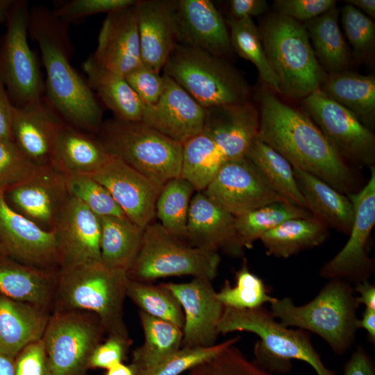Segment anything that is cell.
<instances>
[{"instance_id":"obj_26","label":"cell","mask_w":375,"mask_h":375,"mask_svg":"<svg viewBox=\"0 0 375 375\" xmlns=\"http://www.w3.org/2000/svg\"><path fill=\"white\" fill-rule=\"evenodd\" d=\"M133 8L138 23L142 62L160 72L179 44L173 1H136Z\"/></svg>"},{"instance_id":"obj_9","label":"cell","mask_w":375,"mask_h":375,"mask_svg":"<svg viewBox=\"0 0 375 375\" xmlns=\"http://www.w3.org/2000/svg\"><path fill=\"white\" fill-rule=\"evenodd\" d=\"M220 261L219 253L192 247L152 222L144 229L140 251L126 274L129 279L142 283L176 276L212 281Z\"/></svg>"},{"instance_id":"obj_44","label":"cell","mask_w":375,"mask_h":375,"mask_svg":"<svg viewBox=\"0 0 375 375\" xmlns=\"http://www.w3.org/2000/svg\"><path fill=\"white\" fill-rule=\"evenodd\" d=\"M240 336L210 347H181L154 367L135 375H180L237 343Z\"/></svg>"},{"instance_id":"obj_14","label":"cell","mask_w":375,"mask_h":375,"mask_svg":"<svg viewBox=\"0 0 375 375\" xmlns=\"http://www.w3.org/2000/svg\"><path fill=\"white\" fill-rule=\"evenodd\" d=\"M202 192L234 217L287 201L246 157L226 162Z\"/></svg>"},{"instance_id":"obj_32","label":"cell","mask_w":375,"mask_h":375,"mask_svg":"<svg viewBox=\"0 0 375 375\" xmlns=\"http://www.w3.org/2000/svg\"><path fill=\"white\" fill-rule=\"evenodd\" d=\"M328 97L349 110L372 131L375 123V77L354 72L327 74L319 88Z\"/></svg>"},{"instance_id":"obj_47","label":"cell","mask_w":375,"mask_h":375,"mask_svg":"<svg viewBox=\"0 0 375 375\" xmlns=\"http://www.w3.org/2000/svg\"><path fill=\"white\" fill-rule=\"evenodd\" d=\"M135 3V0H70L60 3L51 11L60 20L69 24L94 15L130 7Z\"/></svg>"},{"instance_id":"obj_38","label":"cell","mask_w":375,"mask_h":375,"mask_svg":"<svg viewBox=\"0 0 375 375\" xmlns=\"http://www.w3.org/2000/svg\"><path fill=\"white\" fill-rule=\"evenodd\" d=\"M311 216L305 208L287 201H278L235 217V222L243 247L249 249L256 240L284 222Z\"/></svg>"},{"instance_id":"obj_29","label":"cell","mask_w":375,"mask_h":375,"mask_svg":"<svg viewBox=\"0 0 375 375\" xmlns=\"http://www.w3.org/2000/svg\"><path fill=\"white\" fill-rule=\"evenodd\" d=\"M308 210L328 228L349 235L354 219V208L349 197L320 178L292 167Z\"/></svg>"},{"instance_id":"obj_59","label":"cell","mask_w":375,"mask_h":375,"mask_svg":"<svg viewBox=\"0 0 375 375\" xmlns=\"http://www.w3.org/2000/svg\"><path fill=\"white\" fill-rule=\"evenodd\" d=\"M105 375H135V372L131 365L120 362L107 369Z\"/></svg>"},{"instance_id":"obj_19","label":"cell","mask_w":375,"mask_h":375,"mask_svg":"<svg viewBox=\"0 0 375 375\" xmlns=\"http://www.w3.org/2000/svg\"><path fill=\"white\" fill-rule=\"evenodd\" d=\"M212 281L204 277L189 282L162 283L177 299L184 315L181 347H210L216 344L218 323L224 305Z\"/></svg>"},{"instance_id":"obj_49","label":"cell","mask_w":375,"mask_h":375,"mask_svg":"<svg viewBox=\"0 0 375 375\" xmlns=\"http://www.w3.org/2000/svg\"><path fill=\"white\" fill-rule=\"evenodd\" d=\"M124 77L145 106L154 105L165 88L164 76L143 63Z\"/></svg>"},{"instance_id":"obj_17","label":"cell","mask_w":375,"mask_h":375,"mask_svg":"<svg viewBox=\"0 0 375 375\" xmlns=\"http://www.w3.org/2000/svg\"><path fill=\"white\" fill-rule=\"evenodd\" d=\"M90 176L106 188L133 224L144 230L153 222L163 186L112 156Z\"/></svg>"},{"instance_id":"obj_51","label":"cell","mask_w":375,"mask_h":375,"mask_svg":"<svg viewBox=\"0 0 375 375\" xmlns=\"http://www.w3.org/2000/svg\"><path fill=\"white\" fill-rule=\"evenodd\" d=\"M278 12L304 23L335 7L334 0H276Z\"/></svg>"},{"instance_id":"obj_8","label":"cell","mask_w":375,"mask_h":375,"mask_svg":"<svg viewBox=\"0 0 375 375\" xmlns=\"http://www.w3.org/2000/svg\"><path fill=\"white\" fill-rule=\"evenodd\" d=\"M204 108L249 102L244 78L223 58L179 43L162 68Z\"/></svg>"},{"instance_id":"obj_60","label":"cell","mask_w":375,"mask_h":375,"mask_svg":"<svg viewBox=\"0 0 375 375\" xmlns=\"http://www.w3.org/2000/svg\"><path fill=\"white\" fill-rule=\"evenodd\" d=\"M0 375H15L14 358L0 353Z\"/></svg>"},{"instance_id":"obj_12","label":"cell","mask_w":375,"mask_h":375,"mask_svg":"<svg viewBox=\"0 0 375 375\" xmlns=\"http://www.w3.org/2000/svg\"><path fill=\"white\" fill-rule=\"evenodd\" d=\"M303 106L338 153L359 167L374 166L375 137L349 110L319 89L303 99Z\"/></svg>"},{"instance_id":"obj_10","label":"cell","mask_w":375,"mask_h":375,"mask_svg":"<svg viewBox=\"0 0 375 375\" xmlns=\"http://www.w3.org/2000/svg\"><path fill=\"white\" fill-rule=\"evenodd\" d=\"M105 334L92 312H52L42 337L52 375H87L90 357Z\"/></svg>"},{"instance_id":"obj_40","label":"cell","mask_w":375,"mask_h":375,"mask_svg":"<svg viewBox=\"0 0 375 375\" xmlns=\"http://www.w3.org/2000/svg\"><path fill=\"white\" fill-rule=\"evenodd\" d=\"M226 23L229 27L233 49L240 57L251 61L262 80L272 90L280 93L278 82L265 53L258 27L252 19H228Z\"/></svg>"},{"instance_id":"obj_5","label":"cell","mask_w":375,"mask_h":375,"mask_svg":"<svg viewBox=\"0 0 375 375\" xmlns=\"http://www.w3.org/2000/svg\"><path fill=\"white\" fill-rule=\"evenodd\" d=\"M126 272L102 262L78 267L58 276L51 313L82 310L95 314L107 336L131 340L124 319Z\"/></svg>"},{"instance_id":"obj_28","label":"cell","mask_w":375,"mask_h":375,"mask_svg":"<svg viewBox=\"0 0 375 375\" xmlns=\"http://www.w3.org/2000/svg\"><path fill=\"white\" fill-rule=\"evenodd\" d=\"M110 157L97 135L63 122L54 141L51 165L65 175H91Z\"/></svg>"},{"instance_id":"obj_35","label":"cell","mask_w":375,"mask_h":375,"mask_svg":"<svg viewBox=\"0 0 375 375\" xmlns=\"http://www.w3.org/2000/svg\"><path fill=\"white\" fill-rule=\"evenodd\" d=\"M339 12L335 7L303 23L316 58L327 74L344 71L349 63L347 46L338 24Z\"/></svg>"},{"instance_id":"obj_62","label":"cell","mask_w":375,"mask_h":375,"mask_svg":"<svg viewBox=\"0 0 375 375\" xmlns=\"http://www.w3.org/2000/svg\"><path fill=\"white\" fill-rule=\"evenodd\" d=\"M0 256H8L6 251L4 250L3 247L0 244Z\"/></svg>"},{"instance_id":"obj_54","label":"cell","mask_w":375,"mask_h":375,"mask_svg":"<svg viewBox=\"0 0 375 375\" xmlns=\"http://www.w3.org/2000/svg\"><path fill=\"white\" fill-rule=\"evenodd\" d=\"M344 375H375L374 365L362 347H358L345 364Z\"/></svg>"},{"instance_id":"obj_61","label":"cell","mask_w":375,"mask_h":375,"mask_svg":"<svg viewBox=\"0 0 375 375\" xmlns=\"http://www.w3.org/2000/svg\"><path fill=\"white\" fill-rule=\"evenodd\" d=\"M15 1L0 0V22H6Z\"/></svg>"},{"instance_id":"obj_39","label":"cell","mask_w":375,"mask_h":375,"mask_svg":"<svg viewBox=\"0 0 375 375\" xmlns=\"http://www.w3.org/2000/svg\"><path fill=\"white\" fill-rule=\"evenodd\" d=\"M196 190L188 180L179 176L162 187L156 203V216L171 234L185 242L190 201Z\"/></svg>"},{"instance_id":"obj_56","label":"cell","mask_w":375,"mask_h":375,"mask_svg":"<svg viewBox=\"0 0 375 375\" xmlns=\"http://www.w3.org/2000/svg\"><path fill=\"white\" fill-rule=\"evenodd\" d=\"M354 292L358 293L356 299L359 304L362 303L365 308L375 310V285L364 281L353 287Z\"/></svg>"},{"instance_id":"obj_37","label":"cell","mask_w":375,"mask_h":375,"mask_svg":"<svg viewBox=\"0 0 375 375\" xmlns=\"http://www.w3.org/2000/svg\"><path fill=\"white\" fill-rule=\"evenodd\" d=\"M245 157L262 173L274 189L288 202L307 209L291 164L278 152L256 138Z\"/></svg>"},{"instance_id":"obj_43","label":"cell","mask_w":375,"mask_h":375,"mask_svg":"<svg viewBox=\"0 0 375 375\" xmlns=\"http://www.w3.org/2000/svg\"><path fill=\"white\" fill-rule=\"evenodd\" d=\"M65 181L69 194L99 217L127 219L106 188L90 175H65Z\"/></svg>"},{"instance_id":"obj_20","label":"cell","mask_w":375,"mask_h":375,"mask_svg":"<svg viewBox=\"0 0 375 375\" xmlns=\"http://www.w3.org/2000/svg\"><path fill=\"white\" fill-rule=\"evenodd\" d=\"M185 242L232 257L243 256L245 249L237 233L235 217L202 191H196L190 201Z\"/></svg>"},{"instance_id":"obj_1","label":"cell","mask_w":375,"mask_h":375,"mask_svg":"<svg viewBox=\"0 0 375 375\" xmlns=\"http://www.w3.org/2000/svg\"><path fill=\"white\" fill-rule=\"evenodd\" d=\"M257 138L298 167L349 194L356 191L355 174L309 116L283 103L272 92L259 97Z\"/></svg>"},{"instance_id":"obj_18","label":"cell","mask_w":375,"mask_h":375,"mask_svg":"<svg viewBox=\"0 0 375 375\" xmlns=\"http://www.w3.org/2000/svg\"><path fill=\"white\" fill-rule=\"evenodd\" d=\"M53 230L58 248L59 273L101 262L100 218L76 198L69 194Z\"/></svg>"},{"instance_id":"obj_50","label":"cell","mask_w":375,"mask_h":375,"mask_svg":"<svg viewBox=\"0 0 375 375\" xmlns=\"http://www.w3.org/2000/svg\"><path fill=\"white\" fill-rule=\"evenodd\" d=\"M14 365L15 375H52L42 338L22 349Z\"/></svg>"},{"instance_id":"obj_27","label":"cell","mask_w":375,"mask_h":375,"mask_svg":"<svg viewBox=\"0 0 375 375\" xmlns=\"http://www.w3.org/2000/svg\"><path fill=\"white\" fill-rule=\"evenodd\" d=\"M51 312L0 294V353L14 358L26 345L42 338Z\"/></svg>"},{"instance_id":"obj_34","label":"cell","mask_w":375,"mask_h":375,"mask_svg":"<svg viewBox=\"0 0 375 375\" xmlns=\"http://www.w3.org/2000/svg\"><path fill=\"white\" fill-rule=\"evenodd\" d=\"M99 218L102 263L108 268L127 273L140 251L144 230L128 219Z\"/></svg>"},{"instance_id":"obj_33","label":"cell","mask_w":375,"mask_h":375,"mask_svg":"<svg viewBox=\"0 0 375 375\" xmlns=\"http://www.w3.org/2000/svg\"><path fill=\"white\" fill-rule=\"evenodd\" d=\"M328 227L316 217L287 220L260 238L266 254L288 258L322 244L328 238Z\"/></svg>"},{"instance_id":"obj_23","label":"cell","mask_w":375,"mask_h":375,"mask_svg":"<svg viewBox=\"0 0 375 375\" xmlns=\"http://www.w3.org/2000/svg\"><path fill=\"white\" fill-rule=\"evenodd\" d=\"M133 6L107 14L91 56L100 66L124 76L142 63Z\"/></svg>"},{"instance_id":"obj_30","label":"cell","mask_w":375,"mask_h":375,"mask_svg":"<svg viewBox=\"0 0 375 375\" xmlns=\"http://www.w3.org/2000/svg\"><path fill=\"white\" fill-rule=\"evenodd\" d=\"M58 273L23 265L0 256V294L51 312Z\"/></svg>"},{"instance_id":"obj_6","label":"cell","mask_w":375,"mask_h":375,"mask_svg":"<svg viewBox=\"0 0 375 375\" xmlns=\"http://www.w3.org/2000/svg\"><path fill=\"white\" fill-rule=\"evenodd\" d=\"M258 29L280 93L304 99L319 88L327 74L316 58L303 23L277 12L265 18Z\"/></svg>"},{"instance_id":"obj_57","label":"cell","mask_w":375,"mask_h":375,"mask_svg":"<svg viewBox=\"0 0 375 375\" xmlns=\"http://www.w3.org/2000/svg\"><path fill=\"white\" fill-rule=\"evenodd\" d=\"M357 328H363L367 333L368 340L375 343V310L365 308L361 319H358Z\"/></svg>"},{"instance_id":"obj_15","label":"cell","mask_w":375,"mask_h":375,"mask_svg":"<svg viewBox=\"0 0 375 375\" xmlns=\"http://www.w3.org/2000/svg\"><path fill=\"white\" fill-rule=\"evenodd\" d=\"M0 244L10 258L23 265L59 273L54 230L42 229L12 209L0 191Z\"/></svg>"},{"instance_id":"obj_45","label":"cell","mask_w":375,"mask_h":375,"mask_svg":"<svg viewBox=\"0 0 375 375\" xmlns=\"http://www.w3.org/2000/svg\"><path fill=\"white\" fill-rule=\"evenodd\" d=\"M188 375H279L266 372L232 344L189 370Z\"/></svg>"},{"instance_id":"obj_21","label":"cell","mask_w":375,"mask_h":375,"mask_svg":"<svg viewBox=\"0 0 375 375\" xmlns=\"http://www.w3.org/2000/svg\"><path fill=\"white\" fill-rule=\"evenodd\" d=\"M158 101L145 106L142 119L149 126L183 144L203 131L206 108L171 78Z\"/></svg>"},{"instance_id":"obj_52","label":"cell","mask_w":375,"mask_h":375,"mask_svg":"<svg viewBox=\"0 0 375 375\" xmlns=\"http://www.w3.org/2000/svg\"><path fill=\"white\" fill-rule=\"evenodd\" d=\"M132 343L131 340H125L115 336H107L94 350L90 359V369H108L122 362Z\"/></svg>"},{"instance_id":"obj_46","label":"cell","mask_w":375,"mask_h":375,"mask_svg":"<svg viewBox=\"0 0 375 375\" xmlns=\"http://www.w3.org/2000/svg\"><path fill=\"white\" fill-rule=\"evenodd\" d=\"M39 167L32 162L13 141L0 140V191L29 177Z\"/></svg>"},{"instance_id":"obj_55","label":"cell","mask_w":375,"mask_h":375,"mask_svg":"<svg viewBox=\"0 0 375 375\" xmlns=\"http://www.w3.org/2000/svg\"><path fill=\"white\" fill-rule=\"evenodd\" d=\"M14 105L0 80V140L13 141L11 126Z\"/></svg>"},{"instance_id":"obj_36","label":"cell","mask_w":375,"mask_h":375,"mask_svg":"<svg viewBox=\"0 0 375 375\" xmlns=\"http://www.w3.org/2000/svg\"><path fill=\"white\" fill-rule=\"evenodd\" d=\"M144 332L143 344L133 351L131 367L135 374L158 365L182 347L183 331L176 325L139 310Z\"/></svg>"},{"instance_id":"obj_3","label":"cell","mask_w":375,"mask_h":375,"mask_svg":"<svg viewBox=\"0 0 375 375\" xmlns=\"http://www.w3.org/2000/svg\"><path fill=\"white\" fill-rule=\"evenodd\" d=\"M219 333L247 331L258 335L253 362L262 369L274 374L288 373L292 360L310 365L317 375H336L327 368L313 347L310 334L279 322L263 307L239 309L224 306L217 325Z\"/></svg>"},{"instance_id":"obj_11","label":"cell","mask_w":375,"mask_h":375,"mask_svg":"<svg viewBox=\"0 0 375 375\" xmlns=\"http://www.w3.org/2000/svg\"><path fill=\"white\" fill-rule=\"evenodd\" d=\"M28 3L15 1L0 46V80L14 106L43 99L45 92L38 62L28 41Z\"/></svg>"},{"instance_id":"obj_31","label":"cell","mask_w":375,"mask_h":375,"mask_svg":"<svg viewBox=\"0 0 375 375\" xmlns=\"http://www.w3.org/2000/svg\"><path fill=\"white\" fill-rule=\"evenodd\" d=\"M87 83L115 118L141 122L145 106L125 77L98 65L90 56L83 63Z\"/></svg>"},{"instance_id":"obj_4","label":"cell","mask_w":375,"mask_h":375,"mask_svg":"<svg viewBox=\"0 0 375 375\" xmlns=\"http://www.w3.org/2000/svg\"><path fill=\"white\" fill-rule=\"evenodd\" d=\"M359 303L353 287L341 279H331L310 302L297 306L290 297L276 298L270 312L283 325L314 333L337 355L353 344Z\"/></svg>"},{"instance_id":"obj_24","label":"cell","mask_w":375,"mask_h":375,"mask_svg":"<svg viewBox=\"0 0 375 375\" xmlns=\"http://www.w3.org/2000/svg\"><path fill=\"white\" fill-rule=\"evenodd\" d=\"M63 122L44 98L22 106H14L12 140L37 166L51 165L54 141Z\"/></svg>"},{"instance_id":"obj_16","label":"cell","mask_w":375,"mask_h":375,"mask_svg":"<svg viewBox=\"0 0 375 375\" xmlns=\"http://www.w3.org/2000/svg\"><path fill=\"white\" fill-rule=\"evenodd\" d=\"M3 194L12 209L48 231L54 229L69 197L65 175L51 165L39 167Z\"/></svg>"},{"instance_id":"obj_13","label":"cell","mask_w":375,"mask_h":375,"mask_svg":"<svg viewBox=\"0 0 375 375\" xmlns=\"http://www.w3.org/2000/svg\"><path fill=\"white\" fill-rule=\"evenodd\" d=\"M369 169L367 184L359 191L347 194L354 208L349 238L343 248L319 269L324 278L341 279L356 285L368 280L374 272V262L366 249L375 224V167Z\"/></svg>"},{"instance_id":"obj_42","label":"cell","mask_w":375,"mask_h":375,"mask_svg":"<svg viewBox=\"0 0 375 375\" xmlns=\"http://www.w3.org/2000/svg\"><path fill=\"white\" fill-rule=\"evenodd\" d=\"M235 284L232 286L225 281L217 297L224 306L239 309H253L262 307L266 303H272L275 297L269 294V290L259 276L249 269L246 260L235 272Z\"/></svg>"},{"instance_id":"obj_41","label":"cell","mask_w":375,"mask_h":375,"mask_svg":"<svg viewBox=\"0 0 375 375\" xmlns=\"http://www.w3.org/2000/svg\"><path fill=\"white\" fill-rule=\"evenodd\" d=\"M126 295L146 314L169 322L183 329L184 315L174 295L162 283L153 285L128 278Z\"/></svg>"},{"instance_id":"obj_25","label":"cell","mask_w":375,"mask_h":375,"mask_svg":"<svg viewBox=\"0 0 375 375\" xmlns=\"http://www.w3.org/2000/svg\"><path fill=\"white\" fill-rule=\"evenodd\" d=\"M259 112L249 102L206 108L203 132L213 141L227 162L244 158L257 138Z\"/></svg>"},{"instance_id":"obj_53","label":"cell","mask_w":375,"mask_h":375,"mask_svg":"<svg viewBox=\"0 0 375 375\" xmlns=\"http://www.w3.org/2000/svg\"><path fill=\"white\" fill-rule=\"evenodd\" d=\"M229 4L230 18L240 19L251 18L265 13L268 10L265 0H231Z\"/></svg>"},{"instance_id":"obj_48","label":"cell","mask_w":375,"mask_h":375,"mask_svg":"<svg viewBox=\"0 0 375 375\" xmlns=\"http://www.w3.org/2000/svg\"><path fill=\"white\" fill-rule=\"evenodd\" d=\"M341 21L345 35L356 53L361 55L374 47L375 26L370 17L347 4L342 9Z\"/></svg>"},{"instance_id":"obj_7","label":"cell","mask_w":375,"mask_h":375,"mask_svg":"<svg viewBox=\"0 0 375 375\" xmlns=\"http://www.w3.org/2000/svg\"><path fill=\"white\" fill-rule=\"evenodd\" d=\"M96 135L110 155L162 186L181 176L183 145L142 122L114 117Z\"/></svg>"},{"instance_id":"obj_2","label":"cell","mask_w":375,"mask_h":375,"mask_svg":"<svg viewBox=\"0 0 375 375\" xmlns=\"http://www.w3.org/2000/svg\"><path fill=\"white\" fill-rule=\"evenodd\" d=\"M28 35L40 51L46 100L65 123L96 135L103 123V111L87 81L71 63L69 24L51 10L35 6L30 9Z\"/></svg>"},{"instance_id":"obj_22","label":"cell","mask_w":375,"mask_h":375,"mask_svg":"<svg viewBox=\"0 0 375 375\" xmlns=\"http://www.w3.org/2000/svg\"><path fill=\"white\" fill-rule=\"evenodd\" d=\"M179 43L223 58L233 51L226 21L209 0L173 1Z\"/></svg>"},{"instance_id":"obj_58","label":"cell","mask_w":375,"mask_h":375,"mask_svg":"<svg viewBox=\"0 0 375 375\" xmlns=\"http://www.w3.org/2000/svg\"><path fill=\"white\" fill-rule=\"evenodd\" d=\"M347 4L351 5L360 11H363L370 17H375V1L374 0H346Z\"/></svg>"}]
</instances>
